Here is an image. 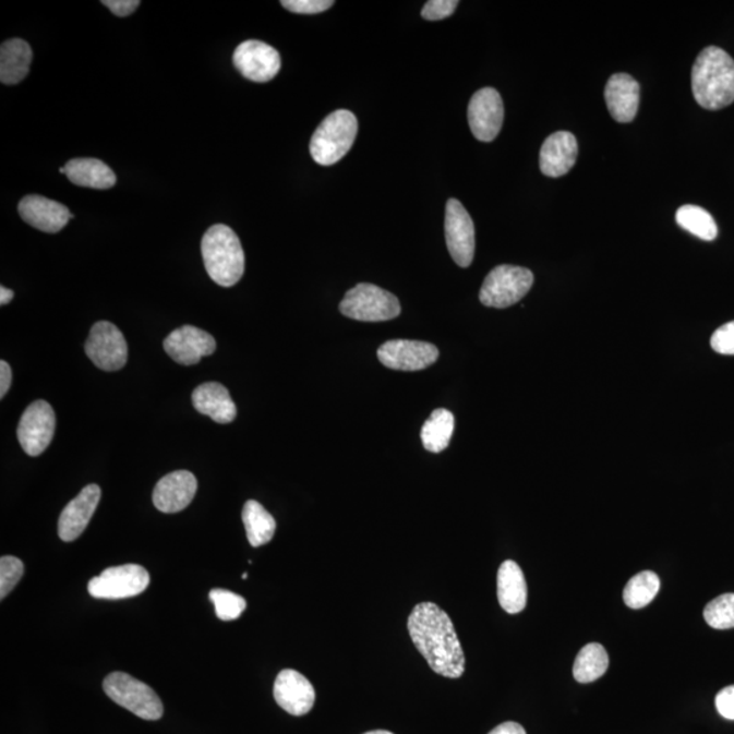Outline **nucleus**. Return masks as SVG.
Listing matches in <instances>:
<instances>
[{"label": "nucleus", "mask_w": 734, "mask_h": 734, "mask_svg": "<svg viewBox=\"0 0 734 734\" xmlns=\"http://www.w3.org/2000/svg\"><path fill=\"white\" fill-rule=\"evenodd\" d=\"M408 633L435 673L449 678L464 675L466 655L454 622L443 609L433 603L418 604L408 617Z\"/></svg>", "instance_id": "obj_1"}, {"label": "nucleus", "mask_w": 734, "mask_h": 734, "mask_svg": "<svg viewBox=\"0 0 734 734\" xmlns=\"http://www.w3.org/2000/svg\"><path fill=\"white\" fill-rule=\"evenodd\" d=\"M695 101L708 110H720L734 103V60L719 47L705 48L693 65Z\"/></svg>", "instance_id": "obj_2"}, {"label": "nucleus", "mask_w": 734, "mask_h": 734, "mask_svg": "<svg viewBox=\"0 0 734 734\" xmlns=\"http://www.w3.org/2000/svg\"><path fill=\"white\" fill-rule=\"evenodd\" d=\"M202 256L209 278L219 286H234L244 275L245 253L239 236L229 226L214 225L206 231Z\"/></svg>", "instance_id": "obj_3"}, {"label": "nucleus", "mask_w": 734, "mask_h": 734, "mask_svg": "<svg viewBox=\"0 0 734 734\" xmlns=\"http://www.w3.org/2000/svg\"><path fill=\"white\" fill-rule=\"evenodd\" d=\"M358 120L350 110H335L314 131L311 154L314 161L330 167L345 158L357 140Z\"/></svg>", "instance_id": "obj_4"}, {"label": "nucleus", "mask_w": 734, "mask_h": 734, "mask_svg": "<svg viewBox=\"0 0 734 734\" xmlns=\"http://www.w3.org/2000/svg\"><path fill=\"white\" fill-rule=\"evenodd\" d=\"M103 687L115 703L130 710L142 720L157 721L164 715V705L156 691L129 673H110L105 678Z\"/></svg>", "instance_id": "obj_5"}, {"label": "nucleus", "mask_w": 734, "mask_h": 734, "mask_svg": "<svg viewBox=\"0 0 734 734\" xmlns=\"http://www.w3.org/2000/svg\"><path fill=\"white\" fill-rule=\"evenodd\" d=\"M339 311L357 322L381 323L399 317L401 306L392 292L378 286L360 284L347 292Z\"/></svg>", "instance_id": "obj_6"}, {"label": "nucleus", "mask_w": 734, "mask_h": 734, "mask_svg": "<svg viewBox=\"0 0 734 734\" xmlns=\"http://www.w3.org/2000/svg\"><path fill=\"white\" fill-rule=\"evenodd\" d=\"M533 281L534 276L528 268L504 264L485 276L479 300L484 306L509 308L528 294Z\"/></svg>", "instance_id": "obj_7"}, {"label": "nucleus", "mask_w": 734, "mask_h": 734, "mask_svg": "<svg viewBox=\"0 0 734 734\" xmlns=\"http://www.w3.org/2000/svg\"><path fill=\"white\" fill-rule=\"evenodd\" d=\"M151 583V574L140 565L109 567L91 579L89 593L94 599L120 600L134 598L145 592Z\"/></svg>", "instance_id": "obj_8"}, {"label": "nucleus", "mask_w": 734, "mask_h": 734, "mask_svg": "<svg viewBox=\"0 0 734 734\" xmlns=\"http://www.w3.org/2000/svg\"><path fill=\"white\" fill-rule=\"evenodd\" d=\"M85 352L94 365L104 372L123 369L129 360V347L124 335L109 322L93 325L85 344Z\"/></svg>", "instance_id": "obj_9"}, {"label": "nucleus", "mask_w": 734, "mask_h": 734, "mask_svg": "<svg viewBox=\"0 0 734 734\" xmlns=\"http://www.w3.org/2000/svg\"><path fill=\"white\" fill-rule=\"evenodd\" d=\"M57 429V417L49 402L37 400L26 408L21 417L16 435L25 454L36 457L46 452L52 443Z\"/></svg>", "instance_id": "obj_10"}, {"label": "nucleus", "mask_w": 734, "mask_h": 734, "mask_svg": "<svg viewBox=\"0 0 734 734\" xmlns=\"http://www.w3.org/2000/svg\"><path fill=\"white\" fill-rule=\"evenodd\" d=\"M445 239L457 266L468 268L474 256V225L471 215L457 198H449L445 208Z\"/></svg>", "instance_id": "obj_11"}, {"label": "nucleus", "mask_w": 734, "mask_h": 734, "mask_svg": "<svg viewBox=\"0 0 734 734\" xmlns=\"http://www.w3.org/2000/svg\"><path fill=\"white\" fill-rule=\"evenodd\" d=\"M505 108L501 94L483 87L473 94L468 105V123L480 142H493L504 125Z\"/></svg>", "instance_id": "obj_12"}, {"label": "nucleus", "mask_w": 734, "mask_h": 734, "mask_svg": "<svg viewBox=\"0 0 734 734\" xmlns=\"http://www.w3.org/2000/svg\"><path fill=\"white\" fill-rule=\"evenodd\" d=\"M377 357L385 368L418 372L434 365L440 351L437 347L426 341L400 339L386 341L380 347Z\"/></svg>", "instance_id": "obj_13"}, {"label": "nucleus", "mask_w": 734, "mask_h": 734, "mask_svg": "<svg viewBox=\"0 0 734 734\" xmlns=\"http://www.w3.org/2000/svg\"><path fill=\"white\" fill-rule=\"evenodd\" d=\"M233 63L246 80L257 84L273 81L281 65L279 52L268 44L257 40L240 44L236 48Z\"/></svg>", "instance_id": "obj_14"}, {"label": "nucleus", "mask_w": 734, "mask_h": 734, "mask_svg": "<svg viewBox=\"0 0 734 734\" xmlns=\"http://www.w3.org/2000/svg\"><path fill=\"white\" fill-rule=\"evenodd\" d=\"M164 349L175 362L192 366L201 362L203 357L213 356L217 350V341L206 330L184 325L169 334L164 341Z\"/></svg>", "instance_id": "obj_15"}, {"label": "nucleus", "mask_w": 734, "mask_h": 734, "mask_svg": "<svg viewBox=\"0 0 734 734\" xmlns=\"http://www.w3.org/2000/svg\"><path fill=\"white\" fill-rule=\"evenodd\" d=\"M274 698L287 713L301 717L313 709L316 693L312 683L302 673L285 670L276 677Z\"/></svg>", "instance_id": "obj_16"}, {"label": "nucleus", "mask_w": 734, "mask_h": 734, "mask_svg": "<svg viewBox=\"0 0 734 734\" xmlns=\"http://www.w3.org/2000/svg\"><path fill=\"white\" fill-rule=\"evenodd\" d=\"M99 500H101V489L97 484H89L64 507L59 517L58 529L59 538L63 542H74L85 532L96 513Z\"/></svg>", "instance_id": "obj_17"}, {"label": "nucleus", "mask_w": 734, "mask_h": 734, "mask_svg": "<svg viewBox=\"0 0 734 734\" xmlns=\"http://www.w3.org/2000/svg\"><path fill=\"white\" fill-rule=\"evenodd\" d=\"M604 97L606 108L617 123H631L641 101V86L630 74H614L606 82Z\"/></svg>", "instance_id": "obj_18"}, {"label": "nucleus", "mask_w": 734, "mask_h": 734, "mask_svg": "<svg viewBox=\"0 0 734 734\" xmlns=\"http://www.w3.org/2000/svg\"><path fill=\"white\" fill-rule=\"evenodd\" d=\"M197 480L188 471H176L164 477L154 489L153 502L159 512L179 513L195 498Z\"/></svg>", "instance_id": "obj_19"}, {"label": "nucleus", "mask_w": 734, "mask_h": 734, "mask_svg": "<svg viewBox=\"0 0 734 734\" xmlns=\"http://www.w3.org/2000/svg\"><path fill=\"white\" fill-rule=\"evenodd\" d=\"M19 212L27 225L49 234L59 233L74 218L63 204L38 195L22 198Z\"/></svg>", "instance_id": "obj_20"}, {"label": "nucleus", "mask_w": 734, "mask_h": 734, "mask_svg": "<svg viewBox=\"0 0 734 734\" xmlns=\"http://www.w3.org/2000/svg\"><path fill=\"white\" fill-rule=\"evenodd\" d=\"M578 142L568 131H557L544 141L540 151V170L551 179L562 178L577 163Z\"/></svg>", "instance_id": "obj_21"}, {"label": "nucleus", "mask_w": 734, "mask_h": 734, "mask_svg": "<svg viewBox=\"0 0 734 734\" xmlns=\"http://www.w3.org/2000/svg\"><path fill=\"white\" fill-rule=\"evenodd\" d=\"M192 405L197 412L212 418L214 422L226 424L234 421L237 407L228 388L218 383L198 385L192 394Z\"/></svg>", "instance_id": "obj_22"}, {"label": "nucleus", "mask_w": 734, "mask_h": 734, "mask_svg": "<svg viewBox=\"0 0 734 734\" xmlns=\"http://www.w3.org/2000/svg\"><path fill=\"white\" fill-rule=\"evenodd\" d=\"M528 585L521 567L515 561L502 563L498 570V601L507 614H520L526 610Z\"/></svg>", "instance_id": "obj_23"}, {"label": "nucleus", "mask_w": 734, "mask_h": 734, "mask_svg": "<svg viewBox=\"0 0 734 734\" xmlns=\"http://www.w3.org/2000/svg\"><path fill=\"white\" fill-rule=\"evenodd\" d=\"M33 52L29 44L11 38L0 47V81L4 85H19L29 74Z\"/></svg>", "instance_id": "obj_24"}, {"label": "nucleus", "mask_w": 734, "mask_h": 734, "mask_svg": "<svg viewBox=\"0 0 734 734\" xmlns=\"http://www.w3.org/2000/svg\"><path fill=\"white\" fill-rule=\"evenodd\" d=\"M71 183L93 190H109L116 184V175L107 164L96 158H75L65 165Z\"/></svg>", "instance_id": "obj_25"}, {"label": "nucleus", "mask_w": 734, "mask_h": 734, "mask_svg": "<svg viewBox=\"0 0 734 734\" xmlns=\"http://www.w3.org/2000/svg\"><path fill=\"white\" fill-rule=\"evenodd\" d=\"M242 521L252 548H262L272 542L276 531L275 518L257 501L246 502L242 510Z\"/></svg>", "instance_id": "obj_26"}, {"label": "nucleus", "mask_w": 734, "mask_h": 734, "mask_svg": "<svg viewBox=\"0 0 734 734\" xmlns=\"http://www.w3.org/2000/svg\"><path fill=\"white\" fill-rule=\"evenodd\" d=\"M455 432V417L445 408H438L423 424L421 438L424 449L432 454H441L448 448Z\"/></svg>", "instance_id": "obj_27"}, {"label": "nucleus", "mask_w": 734, "mask_h": 734, "mask_svg": "<svg viewBox=\"0 0 734 734\" xmlns=\"http://www.w3.org/2000/svg\"><path fill=\"white\" fill-rule=\"evenodd\" d=\"M610 657L603 645L589 643L579 651L574 661L573 676L578 683L588 684L598 681L609 671Z\"/></svg>", "instance_id": "obj_28"}, {"label": "nucleus", "mask_w": 734, "mask_h": 734, "mask_svg": "<svg viewBox=\"0 0 734 734\" xmlns=\"http://www.w3.org/2000/svg\"><path fill=\"white\" fill-rule=\"evenodd\" d=\"M676 222L682 229L703 241H713L719 236V226L708 209L695 204H686L678 208Z\"/></svg>", "instance_id": "obj_29"}, {"label": "nucleus", "mask_w": 734, "mask_h": 734, "mask_svg": "<svg viewBox=\"0 0 734 734\" xmlns=\"http://www.w3.org/2000/svg\"><path fill=\"white\" fill-rule=\"evenodd\" d=\"M660 577L653 571H642L634 576L623 590V600L628 609L641 610L649 605L660 592Z\"/></svg>", "instance_id": "obj_30"}, {"label": "nucleus", "mask_w": 734, "mask_h": 734, "mask_svg": "<svg viewBox=\"0 0 734 734\" xmlns=\"http://www.w3.org/2000/svg\"><path fill=\"white\" fill-rule=\"evenodd\" d=\"M703 616L706 623L715 630L734 628V593L721 594L711 600L705 606Z\"/></svg>", "instance_id": "obj_31"}, {"label": "nucleus", "mask_w": 734, "mask_h": 734, "mask_svg": "<svg viewBox=\"0 0 734 734\" xmlns=\"http://www.w3.org/2000/svg\"><path fill=\"white\" fill-rule=\"evenodd\" d=\"M209 600L215 605V614L220 621L230 622L239 619L242 612L246 610V601L240 594L225 589H213L209 592Z\"/></svg>", "instance_id": "obj_32"}, {"label": "nucleus", "mask_w": 734, "mask_h": 734, "mask_svg": "<svg viewBox=\"0 0 734 734\" xmlns=\"http://www.w3.org/2000/svg\"><path fill=\"white\" fill-rule=\"evenodd\" d=\"M24 576V563L19 557L4 555L0 559V599H4Z\"/></svg>", "instance_id": "obj_33"}, {"label": "nucleus", "mask_w": 734, "mask_h": 734, "mask_svg": "<svg viewBox=\"0 0 734 734\" xmlns=\"http://www.w3.org/2000/svg\"><path fill=\"white\" fill-rule=\"evenodd\" d=\"M280 4L291 13L318 14L333 8L335 2L333 0H281Z\"/></svg>", "instance_id": "obj_34"}, {"label": "nucleus", "mask_w": 734, "mask_h": 734, "mask_svg": "<svg viewBox=\"0 0 734 734\" xmlns=\"http://www.w3.org/2000/svg\"><path fill=\"white\" fill-rule=\"evenodd\" d=\"M711 349L722 356H734V322L715 330L710 340Z\"/></svg>", "instance_id": "obj_35"}, {"label": "nucleus", "mask_w": 734, "mask_h": 734, "mask_svg": "<svg viewBox=\"0 0 734 734\" xmlns=\"http://www.w3.org/2000/svg\"><path fill=\"white\" fill-rule=\"evenodd\" d=\"M459 2L457 0H430L422 10V16L428 21H441L455 13Z\"/></svg>", "instance_id": "obj_36"}, {"label": "nucleus", "mask_w": 734, "mask_h": 734, "mask_svg": "<svg viewBox=\"0 0 734 734\" xmlns=\"http://www.w3.org/2000/svg\"><path fill=\"white\" fill-rule=\"evenodd\" d=\"M715 708L724 719L734 721V686L721 689L717 694Z\"/></svg>", "instance_id": "obj_37"}, {"label": "nucleus", "mask_w": 734, "mask_h": 734, "mask_svg": "<svg viewBox=\"0 0 734 734\" xmlns=\"http://www.w3.org/2000/svg\"><path fill=\"white\" fill-rule=\"evenodd\" d=\"M104 5L118 16H129L140 8V0H104Z\"/></svg>", "instance_id": "obj_38"}, {"label": "nucleus", "mask_w": 734, "mask_h": 734, "mask_svg": "<svg viewBox=\"0 0 734 734\" xmlns=\"http://www.w3.org/2000/svg\"><path fill=\"white\" fill-rule=\"evenodd\" d=\"M11 380H13V373H11L9 363L5 361L0 362V397L2 399L10 389Z\"/></svg>", "instance_id": "obj_39"}, {"label": "nucleus", "mask_w": 734, "mask_h": 734, "mask_svg": "<svg viewBox=\"0 0 734 734\" xmlns=\"http://www.w3.org/2000/svg\"><path fill=\"white\" fill-rule=\"evenodd\" d=\"M489 734H527V732L517 722H505V724L494 727Z\"/></svg>", "instance_id": "obj_40"}, {"label": "nucleus", "mask_w": 734, "mask_h": 734, "mask_svg": "<svg viewBox=\"0 0 734 734\" xmlns=\"http://www.w3.org/2000/svg\"><path fill=\"white\" fill-rule=\"evenodd\" d=\"M14 298V291L10 289H5V287H0V305L4 306L8 305L11 301H13Z\"/></svg>", "instance_id": "obj_41"}, {"label": "nucleus", "mask_w": 734, "mask_h": 734, "mask_svg": "<svg viewBox=\"0 0 734 734\" xmlns=\"http://www.w3.org/2000/svg\"><path fill=\"white\" fill-rule=\"evenodd\" d=\"M365 734H394V733H390L388 731H372V732H368Z\"/></svg>", "instance_id": "obj_42"}, {"label": "nucleus", "mask_w": 734, "mask_h": 734, "mask_svg": "<svg viewBox=\"0 0 734 734\" xmlns=\"http://www.w3.org/2000/svg\"><path fill=\"white\" fill-rule=\"evenodd\" d=\"M242 579H248V574L246 573L242 574Z\"/></svg>", "instance_id": "obj_43"}]
</instances>
